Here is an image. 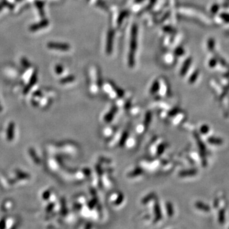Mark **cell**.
<instances>
[{
    "mask_svg": "<svg viewBox=\"0 0 229 229\" xmlns=\"http://www.w3.org/2000/svg\"><path fill=\"white\" fill-rule=\"evenodd\" d=\"M195 207H196L198 209L202 211H205V212H208L210 211V207L206 204L203 203L202 202L197 201L196 203H195Z\"/></svg>",
    "mask_w": 229,
    "mask_h": 229,
    "instance_id": "52a82bcc",
    "label": "cell"
},
{
    "mask_svg": "<svg viewBox=\"0 0 229 229\" xmlns=\"http://www.w3.org/2000/svg\"><path fill=\"white\" fill-rule=\"evenodd\" d=\"M159 82H158L157 81H155V82H154V84L152 85V89L150 90L151 93L152 94H154V93L157 92V91L159 90Z\"/></svg>",
    "mask_w": 229,
    "mask_h": 229,
    "instance_id": "7c38bea8",
    "label": "cell"
},
{
    "mask_svg": "<svg viewBox=\"0 0 229 229\" xmlns=\"http://www.w3.org/2000/svg\"><path fill=\"white\" fill-rule=\"evenodd\" d=\"M74 77L73 76H68L67 77H65L64 78H62V80H61V83L62 84H68V83L72 82L74 80Z\"/></svg>",
    "mask_w": 229,
    "mask_h": 229,
    "instance_id": "8fae6325",
    "label": "cell"
},
{
    "mask_svg": "<svg viewBox=\"0 0 229 229\" xmlns=\"http://www.w3.org/2000/svg\"><path fill=\"white\" fill-rule=\"evenodd\" d=\"M218 221L223 223L225 222V211L223 209L220 211L218 215Z\"/></svg>",
    "mask_w": 229,
    "mask_h": 229,
    "instance_id": "4fadbf2b",
    "label": "cell"
},
{
    "mask_svg": "<svg viewBox=\"0 0 229 229\" xmlns=\"http://www.w3.org/2000/svg\"><path fill=\"white\" fill-rule=\"evenodd\" d=\"M8 3L6 1H5V0H3V1L0 2V12H1L3 10V8L4 7L7 6V5H8Z\"/></svg>",
    "mask_w": 229,
    "mask_h": 229,
    "instance_id": "e0dca14e",
    "label": "cell"
},
{
    "mask_svg": "<svg viewBox=\"0 0 229 229\" xmlns=\"http://www.w3.org/2000/svg\"><path fill=\"white\" fill-rule=\"evenodd\" d=\"M190 62H191V61H190V59H188V60L186 61L184 66H183V68L181 69V74H184L186 72V69H187V68L189 67V65L190 64Z\"/></svg>",
    "mask_w": 229,
    "mask_h": 229,
    "instance_id": "9a60e30c",
    "label": "cell"
},
{
    "mask_svg": "<svg viewBox=\"0 0 229 229\" xmlns=\"http://www.w3.org/2000/svg\"><path fill=\"white\" fill-rule=\"evenodd\" d=\"M207 141L210 144L215 145H221L223 144V140L221 138H218V137H210L207 139Z\"/></svg>",
    "mask_w": 229,
    "mask_h": 229,
    "instance_id": "ba28073f",
    "label": "cell"
},
{
    "mask_svg": "<svg viewBox=\"0 0 229 229\" xmlns=\"http://www.w3.org/2000/svg\"><path fill=\"white\" fill-rule=\"evenodd\" d=\"M200 131H201L202 134H206L209 131V127L206 124L202 125V126L201 127V129H200Z\"/></svg>",
    "mask_w": 229,
    "mask_h": 229,
    "instance_id": "5bb4252c",
    "label": "cell"
},
{
    "mask_svg": "<svg viewBox=\"0 0 229 229\" xmlns=\"http://www.w3.org/2000/svg\"><path fill=\"white\" fill-rule=\"evenodd\" d=\"M47 47L50 49L59 50L62 51H67L70 48V46L68 43L59 42H49L47 44Z\"/></svg>",
    "mask_w": 229,
    "mask_h": 229,
    "instance_id": "7a4b0ae2",
    "label": "cell"
},
{
    "mask_svg": "<svg viewBox=\"0 0 229 229\" xmlns=\"http://www.w3.org/2000/svg\"><path fill=\"white\" fill-rule=\"evenodd\" d=\"M141 1H143V0H136V3H139V2H141Z\"/></svg>",
    "mask_w": 229,
    "mask_h": 229,
    "instance_id": "ac0fdd59",
    "label": "cell"
},
{
    "mask_svg": "<svg viewBox=\"0 0 229 229\" xmlns=\"http://www.w3.org/2000/svg\"><path fill=\"white\" fill-rule=\"evenodd\" d=\"M62 72H63V67L60 64H58V65H56V67H55V72L58 74H60L62 73Z\"/></svg>",
    "mask_w": 229,
    "mask_h": 229,
    "instance_id": "2e32d148",
    "label": "cell"
},
{
    "mask_svg": "<svg viewBox=\"0 0 229 229\" xmlns=\"http://www.w3.org/2000/svg\"><path fill=\"white\" fill-rule=\"evenodd\" d=\"M137 27L134 25L132 27L131 38L130 43V52L129 54V64L131 67H133L134 64V55L137 45Z\"/></svg>",
    "mask_w": 229,
    "mask_h": 229,
    "instance_id": "6da1fadb",
    "label": "cell"
},
{
    "mask_svg": "<svg viewBox=\"0 0 229 229\" xmlns=\"http://www.w3.org/2000/svg\"><path fill=\"white\" fill-rule=\"evenodd\" d=\"M35 6L38 9L39 14L41 17H44L45 16V11H44V5L45 3L42 1H39V0H37V1H35Z\"/></svg>",
    "mask_w": 229,
    "mask_h": 229,
    "instance_id": "8992f818",
    "label": "cell"
},
{
    "mask_svg": "<svg viewBox=\"0 0 229 229\" xmlns=\"http://www.w3.org/2000/svg\"><path fill=\"white\" fill-rule=\"evenodd\" d=\"M113 31H110L108 33L107 43H106V52L110 53L111 52L112 44H113Z\"/></svg>",
    "mask_w": 229,
    "mask_h": 229,
    "instance_id": "5b68a950",
    "label": "cell"
},
{
    "mask_svg": "<svg viewBox=\"0 0 229 229\" xmlns=\"http://www.w3.org/2000/svg\"><path fill=\"white\" fill-rule=\"evenodd\" d=\"M37 79H38V73H37V71L35 70V72L33 73L32 74V76H31V79L30 80V82H29V84H27V87H26V89H24L25 93H27V92L29 91V90H30L33 87V85H34L36 84Z\"/></svg>",
    "mask_w": 229,
    "mask_h": 229,
    "instance_id": "277c9868",
    "label": "cell"
},
{
    "mask_svg": "<svg viewBox=\"0 0 229 229\" xmlns=\"http://www.w3.org/2000/svg\"><path fill=\"white\" fill-rule=\"evenodd\" d=\"M197 171L195 169H190V170H183V171L180 172V175L181 176H194L197 174Z\"/></svg>",
    "mask_w": 229,
    "mask_h": 229,
    "instance_id": "9c48e42d",
    "label": "cell"
},
{
    "mask_svg": "<svg viewBox=\"0 0 229 229\" xmlns=\"http://www.w3.org/2000/svg\"><path fill=\"white\" fill-rule=\"evenodd\" d=\"M20 62H21V64H22V66H23V67L24 68H26V69L30 68L31 66V63L30 62V61H29L26 59V58H25V57H22V58L21 61H20Z\"/></svg>",
    "mask_w": 229,
    "mask_h": 229,
    "instance_id": "30bf717a",
    "label": "cell"
},
{
    "mask_svg": "<svg viewBox=\"0 0 229 229\" xmlns=\"http://www.w3.org/2000/svg\"><path fill=\"white\" fill-rule=\"evenodd\" d=\"M49 22L47 19H43L42 20H41L40 22L38 23H35L32 24L31 26L30 27V31L31 32H36L40 30H41V29H43L46 27H47L48 26Z\"/></svg>",
    "mask_w": 229,
    "mask_h": 229,
    "instance_id": "3957f363",
    "label": "cell"
}]
</instances>
